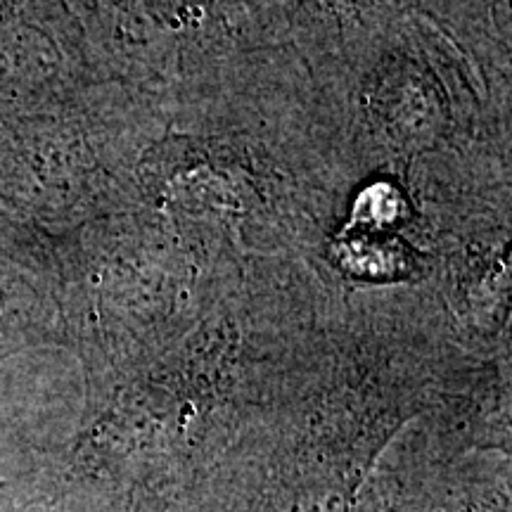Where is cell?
I'll use <instances>...</instances> for the list:
<instances>
[{
	"label": "cell",
	"mask_w": 512,
	"mask_h": 512,
	"mask_svg": "<svg viewBox=\"0 0 512 512\" xmlns=\"http://www.w3.org/2000/svg\"><path fill=\"white\" fill-rule=\"evenodd\" d=\"M349 512H510V451L382 453Z\"/></svg>",
	"instance_id": "obj_1"
},
{
	"label": "cell",
	"mask_w": 512,
	"mask_h": 512,
	"mask_svg": "<svg viewBox=\"0 0 512 512\" xmlns=\"http://www.w3.org/2000/svg\"><path fill=\"white\" fill-rule=\"evenodd\" d=\"M351 503L342 491L256 451L159 512H349Z\"/></svg>",
	"instance_id": "obj_2"
}]
</instances>
